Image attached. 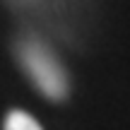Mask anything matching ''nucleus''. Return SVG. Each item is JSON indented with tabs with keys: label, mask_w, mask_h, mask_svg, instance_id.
<instances>
[{
	"label": "nucleus",
	"mask_w": 130,
	"mask_h": 130,
	"mask_svg": "<svg viewBox=\"0 0 130 130\" xmlns=\"http://www.w3.org/2000/svg\"><path fill=\"white\" fill-rule=\"evenodd\" d=\"M17 60L24 68L39 92L43 96L53 99V101H63L68 96V75H65L63 65L53 56V51L39 39H22L17 43Z\"/></svg>",
	"instance_id": "nucleus-1"
},
{
	"label": "nucleus",
	"mask_w": 130,
	"mask_h": 130,
	"mask_svg": "<svg viewBox=\"0 0 130 130\" xmlns=\"http://www.w3.org/2000/svg\"><path fill=\"white\" fill-rule=\"evenodd\" d=\"M3 130H43L39 125V121L34 116H29L27 111H10L5 116Z\"/></svg>",
	"instance_id": "nucleus-2"
}]
</instances>
